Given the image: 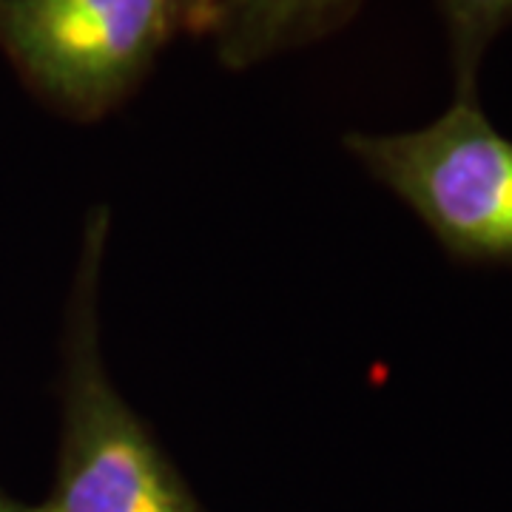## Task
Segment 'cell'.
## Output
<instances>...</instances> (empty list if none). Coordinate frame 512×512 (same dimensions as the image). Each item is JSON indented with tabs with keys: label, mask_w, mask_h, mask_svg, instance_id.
Here are the masks:
<instances>
[{
	"label": "cell",
	"mask_w": 512,
	"mask_h": 512,
	"mask_svg": "<svg viewBox=\"0 0 512 512\" xmlns=\"http://www.w3.org/2000/svg\"><path fill=\"white\" fill-rule=\"evenodd\" d=\"M109 228V208L94 205L63 319L55 481L37 512H208L157 433L111 382L100 342Z\"/></svg>",
	"instance_id": "cell-1"
},
{
	"label": "cell",
	"mask_w": 512,
	"mask_h": 512,
	"mask_svg": "<svg viewBox=\"0 0 512 512\" xmlns=\"http://www.w3.org/2000/svg\"><path fill=\"white\" fill-rule=\"evenodd\" d=\"M342 143L450 259L512 268V137L493 126L478 97H453L427 126L350 131Z\"/></svg>",
	"instance_id": "cell-2"
},
{
	"label": "cell",
	"mask_w": 512,
	"mask_h": 512,
	"mask_svg": "<svg viewBox=\"0 0 512 512\" xmlns=\"http://www.w3.org/2000/svg\"><path fill=\"white\" fill-rule=\"evenodd\" d=\"M177 35L171 0H0V52L74 123L126 106Z\"/></svg>",
	"instance_id": "cell-3"
},
{
	"label": "cell",
	"mask_w": 512,
	"mask_h": 512,
	"mask_svg": "<svg viewBox=\"0 0 512 512\" xmlns=\"http://www.w3.org/2000/svg\"><path fill=\"white\" fill-rule=\"evenodd\" d=\"M365 0H231L214 32L217 60L245 72L345 29Z\"/></svg>",
	"instance_id": "cell-4"
},
{
	"label": "cell",
	"mask_w": 512,
	"mask_h": 512,
	"mask_svg": "<svg viewBox=\"0 0 512 512\" xmlns=\"http://www.w3.org/2000/svg\"><path fill=\"white\" fill-rule=\"evenodd\" d=\"M436 9L447 37L453 97H478L484 57L512 26V0H436Z\"/></svg>",
	"instance_id": "cell-5"
},
{
	"label": "cell",
	"mask_w": 512,
	"mask_h": 512,
	"mask_svg": "<svg viewBox=\"0 0 512 512\" xmlns=\"http://www.w3.org/2000/svg\"><path fill=\"white\" fill-rule=\"evenodd\" d=\"M180 20V32L194 37H214L231 0H171Z\"/></svg>",
	"instance_id": "cell-6"
},
{
	"label": "cell",
	"mask_w": 512,
	"mask_h": 512,
	"mask_svg": "<svg viewBox=\"0 0 512 512\" xmlns=\"http://www.w3.org/2000/svg\"><path fill=\"white\" fill-rule=\"evenodd\" d=\"M0 512H37V504H23L0 490Z\"/></svg>",
	"instance_id": "cell-7"
}]
</instances>
